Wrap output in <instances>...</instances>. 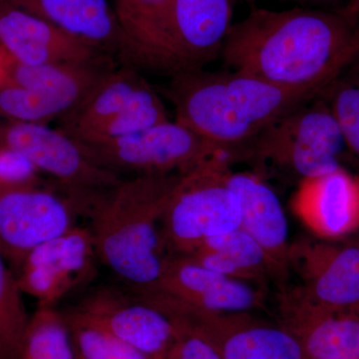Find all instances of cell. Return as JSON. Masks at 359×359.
<instances>
[{
  "mask_svg": "<svg viewBox=\"0 0 359 359\" xmlns=\"http://www.w3.org/2000/svg\"><path fill=\"white\" fill-rule=\"evenodd\" d=\"M222 57L231 70L320 94L359 57V20L341 9H250L233 23Z\"/></svg>",
  "mask_w": 359,
  "mask_h": 359,
  "instance_id": "obj_1",
  "label": "cell"
},
{
  "mask_svg": "<svg viewBox=\"0 0 359 359\" xmlns=\"http://www.w3.org/2000/svg\"><path fill=\"white\" fill-rule=\"evenodd\" d=\"M183 176L123 178L84 205L99 261L133 290H152L162 276L161 222Z\"/></svg>",
  "mask_w": 359,
  "mask_h": 359,
  "instance_id": "obj_2",
  "label": "cell"
},
{
  "mask_svg": "<svg viewBox=\"0 0 359 359\" xmlns=\"http://www.w3.org/2000/svg\"><path fill=\"white\" fill-rule=\"evenodd\" d=\"M165 95L175 121L238 153L278 116L320 94L283 88L241 71L204 68L171 77Z\"/></svg>",
  "mask_w": 359,
  "mask_h": 359,
  "instance_id": "obj_3",
  "label": "cell"
},
{
  "mask_svg": "<svg viewBox=\"0 0 359 359\" xmlns=\"http://www.w3.org/2000/svg\"><path fill=\"white\" fill-rule=\"evenodd\" d=\"M346 151L334 113L320 94L269 123L241 149L238 161H248L264 180L273 176L301 183L342 167Z\"/></svg>",
  "mask_w": 359,
  "mask_h": 359,
  "instance_id": "obj_4",
  "label": "cell"
},
{
  "mask_svg": "<svg viewBox=\"0 0 359 359\" xmlns=\"http://www.w3.org/2000/svg\"><path fill=\"white\" fill-rule=\"evenodd\" d=\"M235 162L223 155L184 175L161 222L165 249L185 256L205 241L241 228V205L228 184Z\"/></svg>",
  "mask_w": 359,
  "mask_h": 359,
  "instance_id": "obj_5",
  "label": "cell"
},
{
  "mask_svg": "<svg viewBox=\"0 0 359 359\" xmlns=\"http://www.w3.org/2000/svg\"><path fill=\"white\" fill-rule=\"evenodd\" d=\"M81 144L97 165L120 177L186 175L214 158L237 154L171 120L121 138Z\"/></svg>",
  "mask_w": 359,
  "mask_h": 359,
  "instance_id": "obj_6",
  "label": "cell"
},
{
  "mask_svg": "<svg viewBox=\"0 0 359 359\" xmlns=\"http://www.w3.org/2000/svg\"><path fill=\"white\" fill-rule=\"evenodd\" d=\"M0 148L25 156L77 205L123 179L97 165L80 142L48 125L0 119Z\"/></svg>",
  "mask_w": 359,
  "mask_h": 359,
  "instance_id": "obj_7",
  "label": "cell"
},
{
  "mask_svg": "<svg viewBox=\"0 0 359 359\" xmlns=\"http://www.w3.org/2000/svg\"><path fill=\"white\" fill-rule=\"evenodd\" d=\"M57 190L0 182V252L15 275L33 250L78 226L76 205Z\"/></svg>",
  "mask_w": 359,
  "mask_h": 359,
  "instance_id": "obj_8",
  "label": "cell"
},
{
  "mask_svg": "<svg viewBox=\"0 0 359 359\" xmlns=\"http://www.w3.org/2000/svg\"><path fill=\"white\" fill-rule=\"evenodd\" d=\"M161 309L177 327L211 341L222 359H306L299 342L280 323L256 320L249 313H208L170 297Z\"/></svg>",
  "mask_w": 359,
  "mask_h": 359,
  "instance_id": "obj_9",
  "label": "cell"
},
{
  "mask_svg": "<svg viewBox=\"0 0 359 359\" xmlns=\"http://www.w3.org/2000/svg\"><path fill=\"white\" fill-rule=\"evenodd\" d=\"M233 14V0H172L159 74L204 69L221 55Z\"/></svg>",
  "mask_w": 359,
  "mask_h": 359,
  "instance_id": "obj_10",
  "label": "cell"
},
{
  "mask_svg": "<svg viewBox=\"0 0 359 359\" xmlns=\"http://www.w3.org/2000/svg\"><path fill=\"white\" fill-rule=\"evenodd\" d=\"M97 252L88 226H76L32 250L18 271V285L39 306L57 302L93 280Z\"/></svg>",
  "mask_w": 359,
  "mask_h": 359,
  "instance_id": "obj_11",
  "label": "cell"
},
{
  "mask_svg": "<svg viewBox=\"0 0 359 359\" xmlns=\"http://www.w3.org/2000/svg\"><path fill=\"white\" fill-rule=\"evenodd\" d=\"M75 308L151 359L164 358L178 334L166 314L112 285L91 290Z\"/></svg>",
  "mask_w": 359,
  "mask_h": 359,
  "instance_id": "obj_12",
  "label": "cell"
},
{
  "mask_svg": "<svg viewBox=\"0 0 359 359\" xmlns=\"http://www.w3.org/2000/svg\"><path fill=\"white\" fill-rule=\"evenodd\" d=\"M149 290L212 313H249L264 304L263 292L249 282L221 275L179 255L167 257L159 282Z\"/></svg>",
  "mask_w": 359,
  "mask_h": 359,
  "instance_id": "obj_13",
  "label": "cell"
},
{
  "mask_svg": "<svg viewBox=\"0 0 359 359\" xmlns=\"http://www.w3.org/2000/svg\"><path fill=\"white\" fill-rule=\"evenodd\" d=\"M0 46L9 57L25 65L96 62L114 58L41 18L1 4Z\"/></svg>",
  "mask_w": 359,
  "mask_h": 359,
  "instance_id": "obj_14",
  "label": "cell"
},
{
  "mask_svg": "<svg viewBox=\"0 0 359 359\" xmlns=\"http://www.w3.org/2000/svg\"><path fill=\"white\" fill-rule=\"evenodd\" d=\"M289 264L302 280L295 292L309 304L337 311L359 304V247L327 252L301 243L290 247Z\"/></svg>",
  "mask_w": 359,
  "mask_h": 359,
  "instance_id": "obj_15",
  "label": "cell"
},
{
  "mask_svg": "<svg viewBox=\"0 0 359 359\" xmlns=\"http://www.w3.org/2000/svg\"><path fill=\"white\" fill-rule=\"evenodd\" d=\"M280 325L306 359H359V318L309 304L295 290L283 294Z\"/></svg>",
  "mask_w": 359,
  "mask_h": 359,
  "instance_id": "obj_16",
  "label": "cell"
},
{
  "mask_svg": "<svg viewBox=\"0 0 359 359\" xmlns=\"http://www.w3.org/2000/svg\"><path fill=\"white\" fill-rule=\"evenodd\" d=\"M32 14L124 62L126 39L107 0H0Z\"/></svg>",
  "mask_w": 359,
  "mask_h": 359,
  "instance_id": "obj_17",
  "label": "cell"
},
{
  "mask_svg": "<svg viewBox=\"0 0 359 359\" xmlns=\"http://www.w3.org/2000/svg\"><path fill=\"white\" fill-rule=\"evenodd\" d=\"M295 214L318 235L339 237L359 223V179L340 167L306 179L292 198Z\"/></svg>",
  "mask_w": 359,
  "mask_h": 359,
  "instance_id": "obj_18",
  "label": "cell"
},
{
  "mask_svg": "<svg viewBox=\"0 0 359 359\" xmlns=\"http://www.w3.org/2000/svg\"><path fill=\"white\" fill-rule=\"evenodd\" d=\"M226 180L240 201L241 228L287 273L289 223L280 198L254 172L230 171Z\"/></svg>",
  "mask_w": 359,
  "mask_h": 359,
  "instance_id": "obj_19",
  "label": "cell"
},
{
  "mask_svg": "<svg viewBox=\"0 0 359 359\" xmlns=\"http://www.w3.org/2000/svg\"><path fill=\"white\" fill-rule=\"evenodd\" d=\"M112 61L25 65L9 57L4 83L43 92L69 104L73 109L116 67Z\"/></svg>",
  "mask_w": 359,
  "mask_h": 359,
  "instance_id": "obj_20",
  "label": "cell"
},
{
  "mask_svg": "<svg viewBox=\"0 0 359 359\" xmlns=\"http://www.w3.org/2000/svg\"><path fill=\"white\" fill-rule=\"evenodd\" d=\"M186 256L212 271L245 282L264 280L269 276L280 280L287 276L242 228L209 238Z\"/></svg>",
  "mask_w": 359,
  "mask_h": 359,
  "instance_id": "obj_21",
  "label": "cell"
},
{
  "mask_svg": "<svg viewBox=\"0 0 359 359\" xmlns=\"http://www.w3.org/2000/svg\"><path fill=\"white\" fill-rule=\"evenodd\" d=\"M171 1L115 0L116 16L126 39L124 65L159 73Z\"/></svg>",
  "mask_w": 359,
  "mask_h": 359,
  "instance_id": "obj_22",
  "label": "cell"
},
{
  "mask_svg": "<svg viewBox=\"0 0 359 359\" xmlns=\"http://www.w3.org/2000/svg\"><path fill=\"white\" fill-rule=\"evenodd\" d=\"M146 82L140 71L132 66L113 68L81 102L58 120V128L79 138L117 114Z\"/></svg>",
  "mask_w": 359,
  "mask_h": 359,
  "instance_id": "obj_23",
  "label": "cell"
},
{
  "mask_svg": "<svg viewBox=\"0 0 359 359\" xmlns=\"http://www.w3.org/2000/svg\"><path fill=\"white\" fill-rule=\"evenodd\" d=\"M170 120L164 102L146 82L135 92L123 109L100 126L90 130L75 140L98 143L139 133Z\"/></svg>",
  "mask_w": 359,
  "mask_h": 359,
  "instance_id": "obj_24",
  "label": "cell"
},
{
  "mask_svg": "<svg viewBox=\"0 0 359 359\" xmlns=\"http://www.w3.org/2000/svg\"><path fill=\"white\" fill-rule=\"evenodd\" d=\"M62 314L78 358L151 359L75 306Z\"/></svg>",
  "mask_w": 359,
  "mask_h": 359,
  "instance_id": "obj_25",
  "label": "cell"
},
{
  "mask_svg": "<svg viewBox=\"0 0 359 359\" xmlns=\"http://www.w3.org/2000/svg\"><path fill=\"white\" fill-rule=\"evenodd\" d=\"M18 278L0 252V359H20L30 318Z\"/></svg>",
  "mask_w": 359,
  "mask_h": 359,
  "instance_id": "obj_26",
  "label": "cell"
},
{
  "mask_svg": "<svg viewBox=\"0 0 359 359\" xmlns=\"http://www.w3.org/2000/svg\"><path fill=\"white\" fill-rule=\"evenodd\" d=\"M20 359H77L62 313L39 306L28 323Z\"/></svg>",
  "mask_w": 359,
  "mask_h": 359,
  "instance_id": "obj_27",
  "label": "cell"
},
{
  "mask_svg": "<svg viewBox=\"0 0 359 359\" xmlns=\"http://www.w3.org/2000/svg\"><path fill=\"white\" fill-rule=\"evenodd\" d=\"M72 109L69 104L37 90L0 85V119L48 125Z\"/></svg>",
  "mask_w": 359,
  "mask_h": 359,
  "instance_id": "obj_28",
  "label": "cell"
},
{
  "mask_svg": "<svg viewBox=\"0 0 359 359\" xmlns=\"http://www.w3.org/2000/svg\"><path fill=\"white\" fill-rule=\"evenodd\" d=\"M320 94L334 113L346 150L359 159V75L340 76Z\"/></svg>",
  "mask_w": 359,
  "mask_h": 359,
  "instance_id": "obj_29",
  "label": "cell"
},
{
  "mask_svg": "<svg viewBox=\"0 0 359 359\" xmlns=\"http://www.w3.org/2000/svg\"><path fill=\"white\" fill-rule=\"evenodd\" d=\"M40 172L20 153L0 148V182L8 186L42 185Z\"/></svg>",
  "mask_w": 359,
  "mask_h": 359,
  "instance_id": "obj_30",
  "label": "cell"
},
{
  "mask_svg": "<svg viewBox=\"0 0 359 359\" xmlns=\"http://www.w3.org/2000/svg\"><path fill=\"white\" fill-rule=\"evenodd\" d=\"M176 328L177 339L163 359H222L214 344L203 335L186 328Z\"/></svg>",
  "mask_w": 359,
  "mask_h": 359,
  "instance_id": "obj_31",
  "label": "cell"
},
{
  "mask_svg": "<svg viewBox=\"0 0 359 359\" xmlns=\"http://www.w3.org/2000/svg\"><path fill=\"white\" fill-rule=\"evenodd\" d=\"M346 15L359 20V0H347L346 6L341 8Z\"/></svg>",
  "mask_w": 359,
  "mask_h": 359,
  "instance_id": "obj_32",
  "label": "cell"
},
{
  "mask_svg": "<svg viewBox=\"0 0 359 359\" xmlns=\"http://www.w3.org/2000/svg\"><path fill=\"white\" fill-rule=\"evenodd\" d=\"M9 56L4 51V49L0 46V85L4 84L6 80L7 65H8Z\"/></svg>",
  "mask_w": 359,
  "mask_h": 359,
  "instance_id": "obj_33",
  "label": "cell"
},
{
  "mask_svg": "<svg viewBox=\"0 0 359 359\" xmlns=\"http://www.w3.org/2000/svg\"><path fill=\"white\" fill-rule=\"evenodd\" d=\"M283 1L297 2V4H320L327 0H283Z\"/></svg>",
  "mask_w": 359,
  "mask_h": 359,
  "instance_id": "obj_34",
  "label": "cell"
},
{
  "mask_svg": "<svg viewBox=\"0 0 359 359\" xmlns=\"http://www.w3.org/2000/svg\"><path fill=\"white\" fill-rule=\"evenodd\" d=\"M247 1H249V2H255V1H257V0H247Z\"/></svg>",
  "mask_w": 359,
  "mask_h": 359,
  "instance_id": "obj_35",
  "label": "cell"
},
{
  "mask_svg": "<svg viewBox=\"0 0 359 359\" xmlns=\"http://www.w3.org/2000/svg\"><path fill=\"white\" fill-rule=\"evenodd\" d=\"M76 358H77V359H81V358H77V356H76Z\"/></svg>",
  "mask_w": 359,
  "mask_h": 359,
  "instance_id": "obj_36",
  "label": "cell"
}]
</instances>
